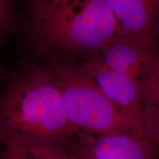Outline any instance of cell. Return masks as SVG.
I'll return each instance as SVG.
<instances>
[{
	"label": "cell",
	"instance_id": "cell-1",
	"mask_svg": "<svg viewBox=\"0 0 159 159\" xmlns=\"http://www.w3.org/2000/svg\"><path fill=\"white\" fill-rule=\"evenodd\" d=\"M78 133L67 117L52 67H24L0 95V144L29 138L66 145Z\"/></svg>",
	"mask_w": 159,
	"mask_h": 159
},
{
	"label": "cell",
	"instance_id": "cell-2",
	"mask_svg": "<svg viewBox=\"0 0 159 159\" xmlns=\"http://www.w3.org/2000/svg\"><path fill=\"white\" fill-rule=\"evenodd\" d=\"M32 32L46 52L96 55L116 40L107 0H35Z\"/></svg>",
	"mask_w": 159,
	"mask_h": 159
},
{
	"label": "cell",
	"instance_id": "cell-3",
	"mask_svg": "<svg viewBox=\"0 0 159 159\" xmlns=\"http://www.w3.org/2000/svg\"><path fill=\"white\" fill-rule=\"evenodd\" d=\"M69 122L79 132L145 136L144 127L121 112L79 65L57 61L52 66Z\"/></svg>",
	"mask_w": 159,
	"mask_h": 159
},
{
	"label": "cell",
	"instance_id": "cell-4",
	"mask_svg": "<svg viewBox=\"0 0 159 159\" xmlns=\"http://www.w3.org/2000/svg\"><path fill=\"white\" fill-rule=\"evenodd\" d=\"M66 148L80 159H156L154 144L146 136L129 134L94 135L79 132Z\"/></svg>",
	"mask_w": 159,
	"mask_h": 159
},
{
	"label": "cell",
	"instance_id": "cell-5",
	"mask_svg": "<svg viewBox=\"0 0 159 159\" xmlns=\"http://www.w3.org/2000/svg\"><path fill=\"white\" fill-rule=\"evenodd\" d=\"M79 66L121 112L144 127L139 80L122 71L111 68L96 57Z\"/></svg>",
	"mask_w": 159,
	"mask_h": 159
},
{
	"label": "cell",
	"instance_id": "cell-6",
	"mask_svg": "<svg viewBox=\"0 0 159 159\" xmlns=\"http://www.w3.org/2000/svg\"><path fill=\"white\" fill-rule=\"evenodd\" d=\"M116 23V40L150 44L159 23V0H107Z\"/></svg>",
	"mask_w": 159,
	"mask_h": 159
},
{
	"label": "cell",
	"instance_id": "cell-7",
	"mask_svg": "<svg viewBox=\"0 0 159 159\" xmlns=\"http://www.w3.org/2000/svg\"><path fill=\"white\" fill-rule=\"evenodd\" d=\"M94 57L111 68L127 73L139 81L150 70L155 59L147 47L118 40Z\"/></svg>",
	"mask_w": 159,
	"mask_h": 159
},
{
	"label": "cell",
	"instance_id": "cell-8",
	"mask_svg": "<svg viewBox=\"0 0 159 159\" xmlns=\"http://www.w3.org/2000/svg\"><path fill=\"white\" fill-rule=\"evenodd\" d=\"M0 144V159H80L65 144L43 139L13 138Z\"/></svg>",
	"mask_w": 159,
	"mask_h": 159
},
{
	"label": "cell",
	"instance_id": "cell-9",
	"mask_svg": "<svg viewBox=\"0 0 159 159\" xmlns=\"http://www.w3.org/2000/svg\"><path fill=\"white\" fill-rule=\"evenodd\" d=\"M139 93L145 136L159 147V57L140 80Z\"/></svg>",
	"mask_w": 159,
	"mask_h": 159
},
{
	"label": "cell",
	"instance_id": "cell-10",
	"mask_svg": "<svg viewBox=\"0 0 159 159\" xmlns=\"http://www.w3.org/2000/svg\"><path fill=\"white\" fill-rule=\"evenodd\" d=\"M8 14L7 0H0V27L5 23Z\"/></svg>",
	"mask_w": 159,
	"mask_h": 159
}]
</instances>
